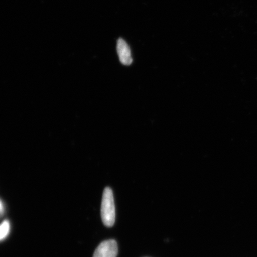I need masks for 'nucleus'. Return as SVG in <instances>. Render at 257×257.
<instances>
[{"label": "nucleus", "instance_id": "nucleus-1", "mask_svg": "<svg viewBox=\"0 0 257 257\" xmlns=\"http://www.w3.org/2000/svg\"><path fill=\"white\" fill-rule=\"evenodd\" d=\"M101 214L102 222L107 227H112L115 223V208L113 193L110 188L104 189L101 202Z\"/></svg>", "mask_w": 257, "mask_h": 257}, {"label": "nucleus", "instance_id": "nucleus-2", "mask_svg": "<svg viewBox=\"0 0 257 257\" xmlns=\"http://www.w3.org/2000/svg\"><path fill=\"white\" fill-rule=\"evenodd\" d=\"M118 246L116 241L108 240L102 242L95 250L93 257H117Z\"/></svg>", "mask_w": 257, "mask_h": 257}, {"label": "nucleus", "instance_id": "nucleus-3", "mask_svg": "<svg viewBox=\"0 0 257 257\" xmlns=\"http://www.w3.org/2000/svg\"><path fill=\"white\" fill-rule=\"evenodd\" d=\"M117 50L120 62L125 66H128L133 63V58L130 47L123 39H118L117 45Z\"/></svg>", "mask_w": 257, "mask_h": 257}, {"label": "nucleus", "instance_id": "nucleus-4", "mask_svg": "<svg viewBox=\"0 0 257 257\" xmlns=\"http://www.w3.org/2000/svg\"><path fill=\"white\" fill-rule=\"evenodd\" d=\"M10 230V224L8 220H5L0 225V240L5 239L8 236Z\"/></svg>", "mask_w": 257, "mask_h": 257}, {"label": "nucleus", "instance_id": "nucleus-5", "mask_svg": "<svg viewBox=\"0 0 257 257\" xmlns=\"http://www.w3.org/2000/svg\"><path fill=\"white\" fill-rule=\"evenodd\" d=\"M2 211H3V204L2 203V202L0 201V213H2Z\"/></svg>", "mask_w": 257, "mask_h": 257}]
</instances>
